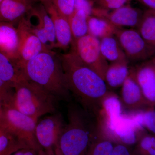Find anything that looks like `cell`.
I'll return each mask as SVG.
<instances>
[{"label": "cell", "mask_w": 155, "mask_h": 155, "mask_svg": "<svg viewBox=\"0 0 155 155\" xmlns=\"http://www.w3.org/2000/svg\"><path fill=\"white\" fill-rule=\"evenodd\" d=\"M59 56L70 93L84 110L97 117L110 93L105 81L71 50Z\"/></svg>", "instance_id": "1"}, {"label": "cell", "mask_w": 155, "mask_h": 155, "mask_svg": "<svg viewBox=\"0 0 155 155\" xmlns=\"http://www.w3.org/2000/svg\"><path fill=\"white\" fill-rule=\"evenodd\" d=\"M22 71L27 79L43 87L59 101H69L71 99L60 56L52 50L44 51L28 61Z\"/></svg>", "instance_id": "2"}, {"label": "cell", "mask_w": 155, "mask_h": 155, "mask_svg": "<svg viewBox=\"0 0 155 155\" xmlns=\"http://www.w3.org/2000/svg\"><path fill=\"white\" fill-rule=\"evenodd\" d=\"M68 123L65 124L58 142L56 154L86 155L90 144L98 128L97 120L82 107L69 105Z\"/></svg>", "instance_id": "3"}, {"label": "cell", "mask_w": 155, "mask_h": 155, "mask_svg": "<svg viewBox=\"0 0 155 155\" xmlns=\"http://www.w3.org/2000/svg\"><path fill=\"white\" fill-rule=\"evenodd\" d=\"M14 86L15 92L13 107L36 122L42 116L58 112L59 100L37 84L26 79Z\"/></svg>", "instance_id": "4"}, {"label": "cell", "mask_w": 155, "mask_h": 155, "mask_svg": "<svg viewBox=\"0 0 155 155\" xmlns=\"http://www.w3.org/2000/svg\"><path fill=\"white\" fill-rule=\"evenodd\" d=\"M99 127L114 143L129 146L136 144L141 137L147 133L133 116L123 114L115 120L101 124Z\"/></svg>", "instance_id": "5"}, {"label": "cell", "mask_w": 155, "mask_h": 155, "mask_svg": "<svg viewBox=\"0 0 155 155\" xmlns=\"http://www.w3.org/2000/svg\"><path fill=\"white\" fill-rule=\"evenodd\" d=\"M72 51L81 61L105 81L109 64L100 49V40L89 34L72 40Z\"/></svg>", "instance_id": "6"}, {"label": "cell", "mask_w": 155, "mask_h": 155, "mask_svg": "<svg viewBox=\"0 0 155 155\" xmlns=\"http://www.w3.org/2000/svg\"><path fill=\"white\" fill-rule=\"evenodd\" d=\"M115 36L121 45L128 63L139 64L155 56V47L147 43L137 29L120 28Z\"/></svg>", "instance_id": "7"}, {"label": "cell", "mask_w": 155, "mask_h": 155, "mask_svg": "<svg viewBox=\"0 0 155 155\" xmlns=\"http://www.w3.org/2000/svg\"><path fill=\"white\" fill-rule=\"evenodd\" d=\"M65 124L58 112L50 114L37 122L35 136L39 146L45 155H54Z\"/></svg>", "instance_id": "8"}, {"label": "cell", "mask_w": 155, "mask_h": 155, "mask_svg": "<svg viewBox=\"0 0 155 155\" xmlns=\"http://www.w3.org/2000/svg\"><path fill=\"white\" fill-rule=\"evenodd\" d=\"M5 117L11 133L26 148L42 152L35 136V127L37 122L14 107L6 110Z\"/></svg>", "instance_id": "9"}, {"label": "cell", "mask_w": 155, "mask_h": 155, "mask_svg": "<svg viewBox=\"0 0 155 155\" xmlns=\"http://www.w3.org/2000/svg\"><path fill=\"white\" fill-rule=\"evenodd\" d=\"M25 17L29 27L44 46L48 50L55 48L56 39L51 18L42 3L32 7Z\"/></svg>", "instance_id": "10"}, {"label": "cell", "mask_w": 155, "mask_h": 155, "mask_svg": "<svg viewBox=\"0 0 155 155\" xmlns=\"http://www.w3.org/2000/svg\"><path fill=\"white\" fill-rule=\"evenodd\" d=\"M17 28L19 37L17 64L22 71V68L28 61L42 52L50 50L45 47L32 32L24 17L19 20Z\"/></svg>", "instance_id": "11"}, {"label": "cell", "mask_w": 155, "mask_h": 155, "mask_svg": "<svg viewBox=\"0 0 155 155\" xmlns=\"http://www.w3.org/2000/svg\"><path fill=\"white\" fill-rule=\"evenodd\" d=\"M144 11L128 5L109 11L96 7L93 9L92 16L107 19L119 28L122 27L137 28L141 21Z\"/></svg>", "instance_id": "12"}, {"label": "cell", "mask_w": 155, "mask_h": 155, "mask_svg": "<svg viewBox=\"0 0 155 155\" xmlns=\"http://www.w3.org/2000/svg\"><path fill=\"white\" fill-rule=\"evenodd\" d=\"M130 69L150 107L155 108V56Z\"/></svg>", "instance_id": "13"}, {"label": "cell", "mask_w": 155, "mask_h": 155, "mask_svg": "<svg viewBox=\"0 0 155 155\" xmlns=\"http://www.w3.org/2000/svg\"><path fill=\"white\" fill-rule=\"evenodd\" d=\"M122 87L120 100L122 107L133 113L152 108L145 98L141 88L130 69L129 75Z\"/></svg>", "instance_id": "14"}, {"label": "cell", "mask_w": 155, "mask_h": 155, "mask_svg": "<svg viewBox=\"0 0 155 155\" xmlns=\"http://www.w3.org/2000/svg\"><path fill=\"white\" fill-rule=\"evenodd\" d=\"M51 18L55 33V48L65 50L72 44L73 38L68 19L58 13L51 0L42 3Z\"/></svg>", "instance_id": "15"}, {"label": "cell", "mask_w": 155, "mask_h": 155, "mask_svg": "<svg viewBox=\"0 0 155 155\" xmlns=\"http://www.w3.org/2000/svg\"><path fill=\"white\" fill-rule=\"evenodd\" d=\"M18 47L19 37L17 28L13 23L0 22V52L17 64Z\"/></svg>", "instance_id": "16"}, {"label": "cell", "mask_w": 155, "mask_h": 155, "mask_svg": "<svg viewBox=\"0 0 155 155\" xmlns=\"http://www.w3.org/2000/svg\"><path fill=\"white\" fill-rule=\"evenodd\" d=\"M32 7L31 0H2L0 3V22L13 24L22 19Z\"/></svg>", "instance_id": "17"}, {"label": "cell", "mask_w": 155, "mask_h": 155, "mask_svg": "<svg viewBox=\"0 0 155 155\" xmlns=\"http://www.w3.org/2000/svg\"><path fill=\"white\" fill-rule=\"evenodd\" d=\"M100 49L103 57L111 64L128 62L121 45L115 35L100 40Z\"/></svg>", "instance_id": "18"}, {"label": "cell", "mask_w": 155, "mask_h": 155, "mask_svg": "<svg viewBox=\"0 0 155 155\" xmlns=\"http://www.w3.org/2000/svg\"><path fill=\"white\" fill-rule=\"evenodd\" d=\"M128 64V62L125 61L111 63L109 65L105 77L107 85L113 88L122 86L130 72Z\"/></svg>", "instance_id": "19"}, {"label": "cell", "mask_w": 155, "mask_h": 155, "mask_svg": "<svg viewBox=\"0 0 155 155\" xmlns=\"http://www.w3.org/2000/svg\"><path fill=\"white\" fill-rule=\"evenodd\" d=\"M0 79L15 84L27 78L16 63L0 52Z\"/></svg>", "instance_id": "20"}, {"label": "cell", "mask_w": 155, "mask_h": 155, "mask_svg": "<svg viewBox=\"0 0 155 155\" xmlns=\"http://www.w3.org/2000/svg\"><path fill=\"white\" fill-rule=\"evenodd\" d=\"M88 34L101 40L107 37L115 35L118 27L107 19L91 16L87 18Z\"/></svg>", "instance_id": "21"}, {"label": "cell", "mask_w": 155, "mask_h": 155, "mask_svg": "<svg viewBox=\"0 0 155 155\" xmlns=\"http://www.w3.org/2000/svg\"><path fill=\"white\" fill-rule=\"evenodd\" d=\"M114 143L98 127L90 144L86 155H112Z\"/></svg>", "instance_id": "22"}, {"label": "cell", "mask_w": 155, "mask_h": 155, "mask_svg": "<svg viewBox=\"0 0 155 155\" xmlns=\"http://www.w3.org/2000/svg\"><path fill=\"white\" fill-rule=\"evenodd\" d=\"M137 30L149 44L155 47V11H144L143 16Z\"/></svg>", "instance_id": "23"}, {"label": "cell", "mask_w": 155, "mask_h": 155, "mask_svg": "<svg viewBox=\"0 0 155 155\" xmlns=\"http://www.w3.org/2000/svg\"><path fill=\"white\" fill-rule=\"evenodd\" d=\"M87 18L84 11H75L68 19L73 39L80 38L88 34Z\"/></svg>", "instance_id": "24"}, {"label": "cell", "mask_w": 155, "mask_h": 155, "mask_svg": "<svg viewBox=\"0 0 155 155\" xmlns=\"http://www.w3.org/2000/svg\"><path fill=\"white\" fill-rule=\"evenodd\" d=\"M132 116L145 130L155 136V108L134 113Z\"/></svg>", "instance_id": "25"}, {"label": "cell", "mask_w": 155, "mask_h": 155, "mask_svg": "<svg viewBox=\"0 0 155 155\" xmlns=\"http://www.w3.org/2000/svg\"><path fill=\"white\" fill-rule=\"evenodd\" d=\"M25 148L26 147L16 137H11L5 134H0V155H10Z\"/></svg>", "instance_id": "26"}, {"label": "cell", "mask_w": 155, "mask_h": 155, "mask_svg": "<svg viewBox=\"0 0 155 155\" xmlns=\"http://www.w3.org/2000/svg\"><path fill=\"white\" fill-rule=\"evenodd\" d=\"M134 149L139 155H155V136L144 134L136 144Z\"/></svg>", "instance_id": "27"}, {"label": "cell", "mask_w": 155, "mask_h": 155, "mask_svg": "<svg viewBox=\"0 0 155 155\" xmlns=\"http://www.w3.org/2000/svg\"><path fill=\"white\" fill-rule=\"evenodd\" d=\"M61 15L68 20L75 11V0H51Z\"/></svg>", "instance_id": "28"}, {"label": "cell", "mask_w": 155, "mask_h": 155, "mask_svg": "<svg viewBox=\"0 0 155 155\" xmlns=\"http://www.w3.org/2000/svg\"><path fill=\"white\" fill-rule=\"evenodd\" d=\"M132 0H95V2L98 8L112 11L127 5Z\"/></svg>", "instance_id": "29"}, {"label": "cell", "mask_w": 155, "mask_h": 155, "mask_svg": "<svg viewBox=\"0 0 155 155\" xmlns=\"http://www.w3.org/2000/svg\"><path fill=\"white\" fill-rule=\"evenodd\" d=\"M93 8L90 0H75V11H83L87 17L91 16Z\"/></svg>", "instance_id": "30"}, {"label": "cell", "mask_w": 155, "mask_h": 155, "mask_svg": "<svg viewBox=\"0 0 155 155\" xmlns=\"http://www.w3.org/2000/svg\"><path fill=\"white\" fill-rule=\"evenodd\" d=\"M112 155H139L129 146L120 143H114Z\"/></svg>", "instance_id": "31"}, {"label": "cell", "mask_w": 155, "mask_h": 155, "mask_svg": "<svg viewBox=\"0 0 155 155\" xmlns=\"http://www.w3.org/2000/svg\"><path fill=\"white\" fill-rule=\"evenodd\" d=\"M14 155H43V153L31 149H22L17 151Z\"/></svg>", "instance_id": "32"}, {"label": "cell", "mask_w": 155, "mask_h": 155, "mask_svg": "<svg viewBox=\"0 0 155 155\" xmlns=\"http://www.w3.org/2000/svg\"><path fill=\"white\" fill-rule=\"evenodd\" d=\"M149 9L155 11V0H137Z\"/></svg>", "instance_id": "33"}, {"label": "cell", "mask_w": 155, "mask_h": 155, "mask_svg": "<svg viewBox=\"0 0 155 155\" xmlns=\"http://www.w3.org/2000/svg\"><path fill=\"white\" fill-rule=\"evenodd\" d=\"M11 84H13L3 81V80L0 79V93L2 92H4L6 91L7 87Z\"/></svg>", "instance_id": "34"}, {"label": "cell", "mask_w": 155, "mask_h": 155, "mask_svg": "<svg viewBox=\"0 0 155 155\" xmlns=\"http://www.w3.org/2000/svg\"><path fill=\"white\" fill-rule=\"evenodd\" d=\"M35 1H40L42 3H43L45 2H47V1H49V0H35Z\"/></svg>", "instance_id": "35"}, {"label": "cell", "mask_w": 155, "mask_h": 155, "mask_svg": "<svg viewBox=\"0 0 155 155\" xmlns=\"http://www.w3.org/2000/svg\"><path fill=\"white\" fill-rule=\"evenodd\" d=\"M2 0H0V3H1V2H2Z\"/></svg>", "instance_id": "36"}, {"label": "cell", "mask_w": 155, "mask_h": 155, "mask_svg": "<svg viewBox=\"0 0 155 155\" xmlns=\"http://www.w3.org/2000/svg\"><path fill=\"white\" fill-rule=\"evenodd\" d=\"M54 155H60L55 154Z\"/></svg>", "instance_id": "37"}]
</instances>
